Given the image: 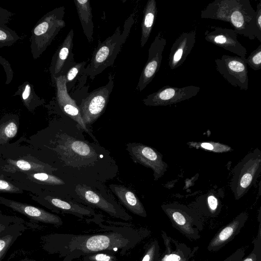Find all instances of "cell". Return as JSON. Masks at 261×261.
I'll return each instance as SVG.
<instances>
[{"label":"cell","instance_id":"cell-39","mask_svg":"<svg viewBox=\"0 0 261 261\" xmlns=\"http://www.w3.org/2000/svg\"><path fill=\"white\" fill-rule=\"evenodd\" d=\"M256 12V24L259 31L261 32V1L258 3Z\"/></svg>","mask_w":261,"mask_h":261},{"label":"cell","instance_id":"cell-1","mask_svg":"<svg viewBox=\"0 0 261 261\" xmlns=\"http://www.w3.org/2000/svg\"><path fill=\"white\" fill-rule=\"evenodd\" d=\"M99 225L109 229L110 231L94 234H62L61 237L63 238V244L61 249L64 256L74 250H80L84 256L103 250L113 252L120 249L124 254L141 241L142 237L135 229L128 227Z\"/></svg>","mask_w":261,"mask_h":261},{"label":"cell","instance_id":"cell-22","mask_svg":"<svg viewBox=\"0 0 261 261\" xmlns=\"http://www.w3.org/2000/svg\"><path fill=\"white\" fill-rule=\"evenodd\" d=\"M49 202L52 205L62 213L73 215L80 218L85 217L97 216L95 211L89 207L81 205L72 202L53 198Z\"/></svg>","mask_w":261,"mask_h":261},{"label":"cell","instance_id":"cell-40","mask_svg":"<svg viewBox=\"0 0 261 261\" xmlns=\"http://www.w3.org/2000/svg\"><path fill=\"white\" fill-rule=\"evenodd\" d=\"M184 259H186V257H182L178 253H171L165 257L164 261H184Z\"/></svg>","mask_w":261,"mask_h":261},{"label":"cell","instance_id":"cell-3","mask_svg":"<svg viewBox=\"0 0 261 261\" xmlns=\"http://www.w3.org/2000/svg\"><path fill=\"white\" fill-rule=\"evenodd\" d=\"M134 13L127 18L122 31L120 27H118L113 35L103 42L98 41V45L93 53L90 63L83 70V73L84 75L93 80L107 67L113 65L134 24Z\"/></svg>","mask_w":261,"mask_h":261},{"label":"cell","instance_id":"cell-9","mask_svg":"<svg viewBox=\"0 0 261 261\" xmlns=\"http://www.w3.org/2000/svg\"><path fill=\"white\" fill-rule=\"evenodd\" d=\"M200 88L194 85L177 87L165 86L143 99L147 106H166L189 99L199 93Z\"/></svg>","mask_w":261,"mask_h":261},{"label":"cell","instance_id":"cell-38","mask_svg":"<svg viewBox=\"0 0 261 261\" xmlns=\"http://www.w3.org/2000/svg\"><path fill=\"white\" fill-rule=\"evenodd\" d=\"M245 253L243 249H239L223 261H239L243 258Z\"/></svg>","mask_w":261,"mask_h":261},{"label":"cell","instance_id":"cell-25","mask_svg":"<svg viewBox=\"0 0 261 261\" xmlns=\"http://www.w3.org/2000/svg\"><path fill=\"white\" fill-rule=\"evenodd\" d=\"M65 147L69 152L84 159L95 158L97 156L95 150L85 142L71 138L65 141Z\"/></svg>","mask_w":261,"mask_h":261},{"label":"cell","instance_id":"cell-28","mask_svg":"<svg viewBox=\"0 0 261 261\" xmlns=\"http://www.w3.org/2000/svg\"><path fill=\"white\" fill-rule=\"evenodd\" d=\"M245 61L252 70L257 71L261 69V44L251 53Z\"/></svg>","mask_w":261,"mask_h":261},{"label":"cell","instance_id":"cell-10","mask_svg":"<svg viewBox=\"0 0 261 261\" xmlns=\"http://www.w3.org/2000/svg\"><path fill=\"white\" fill-rule=\"evenodd\" d=\"M127 150L135 162L152 170L155 180L167 171L168 164L163 161L162 155L154 148L141 143H131L127 144Z\"/></svg>","mask_w":261,"mask_h":261},{"label":"cell","instance_id":"cell-32","mask_svg":"<svg viewBox=\"0 0 261 261\" xmlns=\"http://www.w3.org/2000/svg\"><path fill=\"white\" fill-rule=\"evenodd\" d=\"M239 261H261L260 235L254 243L253 249L246 257Z\"/></svg>","mask_w":261,"mask_h":261},{"label":"cell","instance_id":"cell-42","mask_svg":"<svg viewBox=\"0 0 261 261\" xmlns=\"http://www.w3.org/2000/svg\"><path fill=\"white\" fill-rule=\"evenodd\" d=\"M16 164L19 169L23 170H29L31 168V164L24 160H18Z\"/></svg>","mask_w":261,"mask_h":261},{"label":"cell","instance_id":"cell-12","mask_svg":"<svg viewBox=\"0 0 261 261\" xmlns=\"http://www.w3.org/2000/svg\"><path fill=\"white\" fill-rule=\"evenodd\" d=\"M205 40L242 58L247 54L246 48L238 39V34L233 29L212 26L204 33Z\"/></svg>","mask_w":261,"mask_h":261},{"label":"cell","instance_id":"cell-29","mask_svg":"<svg viewBox=\"0 0 261 261\" xmlns=\"http://www.w3.org/2000/svg\"><path fill=\"white\" fill-rule=\"evenodd\" d=\"M159 245L157 241L148 245L142 261H158L160 257Z\"/></svg>","mask_w":261,"mask_h":261},{"label":"cell","instance_id":"cell-15","mask_svg":"<svg viewBox=\"0 0 261 261\" xmlns=\"http://www.w3.org/2000/svg\"><path fill=\"white\" fill-rule=\"evenodd\" d=\"M196 39L195 30L182 33L173 43L169 53L168 65L174 70L182 65L191 53Z\"/></svg>","mask_w":261,"mask_h":261},{"label":"cell","instance_id":"cell-23","mask_svg":"<svg viewBox=\"0 0 261 261\" xmlns=\"http://www.w3.org/2000/svg\"><path fill=\"white\" fill-rule=\"evenodd\" d=\"M13 96H19L24 105L30 110L44 102V100L35 93L34 86L28 81L19 85Z\"/></svg>","mask_w":261,"mask_h":261},{"label":"cell","instance_id":"cell-20","mask_svg":"<svg viewBox=\"0 0 261 261\" xmlns=\"http://www.w3.org/2000/svg\"><path fill=\"white\" fill-rule=\"evenodd\" d=\"M83 32L88 41H93L94 25L89 0H74Z\"/></svg>","mask_w":261,"mask_h":261},{"label":"cell","instance_id":"cell-34","mask_svg":"<svg viewBox=\"0 0 261 261\" xmlns=\"http://www.w3.org/2000/svg\"><path fill=\"white\" fill-rule=\"evenodd\" d=\"M0 64L3 67L6 74V80L5 84H9L13 78L14 72L11 67V64L5 58L0 55Z\"/></svg>","mask_w":261,"mask_h":261},{"label":"cell","instance_id":"cell-8","mask_svg":"<svg viewBox=\"0 0 261 261\" xmlns=\"http://www.w3.org/2000/svg\"><path fill=\"white\" fill-rule=\"evenodd\" d=\"M246 58L223 55L215 60L217 71L232 86L247 90L249 79Z\"/></svg>","mask_w":261,"mask_h":261},{"label":"cell","instance_id":"cell-26","mask_svg":"<svg viewBox=\"0 0 261 261\" xmlns=\"http://www.w3.org/2000/svg\"><path fill=\"white\" fill-rule=\"evenodd\" d=\"M187 145L191 148L208 150L216 153H223L232 150L228 145L214 141L189 142Z\"/></svg>","mask_w":261,"mask_h":261},{"label":"cell","instance_id":"cell-36","mask_svg":"<svg viewBox=\"0 0 261 261\" xmlns=\"http://www.w3.org/2000/svg\"><path fill=\"white\" fill-rule=\"evenodd\" d=\"M5 126L3 133L7 138H13L16 135L17 132V127L14 121H11L8 122Z\"/></svg>","mask_w":261,"mask_h":261},{"label":"cell","instance_id":"cell-2","mask_svg":"<svg viewBox=\"0 0 261 261\" xmlns=\"http://www.w3.org/2000/svg\"><path fill=\"white\" fill-rule=\"evenodd\" d=\"M200 17L228 22L237 34L261 42L256 12L249 0H215L201 11Z\"/></svg>","mask_w":261,"mask_h":261},{"label":"cell","instance_id":"cell-11","mask_svg":"<svg viewBox=\"0 0 261 261\" xmlns=\"http://www.w3.org/2000/svg\"><path fill=\"white\" fill-rule=\"evenodd\" d=\"M167 41L159 32L148 49V57L140 76L136 89L142 91L152 81L159 70L163 59V53Z\"/></svg>","mask_w":261,"mask_h":261},{"label":"cell","instance_id":"cell-44","mask_svg":"<svg viewBox=\"0 0 261 261\" xmlns=\"http://www.w3.org/2000/svg\"><path fill=\"white\" fill-rule=\"evenodd\" d=\"M5 226L0 224V233L5 229Z\"/></svg>","mask_w":261,"mask_h":261},{"label":"cell","instance_id":"cell-24","mask_svg":"<svg viewBox=\"0 0 261 261\" xmlns=\"http://www.w3.org/2000/svg\"><path fill=\"white\" fill-rule=\"evenodd\" d=\"M216 194L212 191L198 199V203L200 207V211L204 215L215 217L220 212L221 202Z\"/></svg>","mask_w":261,"mask_h":261},{"label":"cell","instance_id":"cell-19","mask_svg":"<svg viewBox=\"0 0 261 261\" xmlns=\"http://www.w3.org/2000/svg\"><path fill=\"white\" fill-rule=\"evenodd\" d=\"M9 206L35 220L58 226L63 224L62 220L58 216L38 207L16 202H11Z\"/></svg>","mask_w":261,"mask_h":261},{"label":"cell","instance_id":"cell-37","mask_svg":"<svg viewBox=\"0 0 261 261\" xmlns=\"http://www.w3.org/2000/svg\"><path fill=\"white\" fill-rule=\"evenodd\" d=\"M14 15L13 13L0 7V24L6 25Z\"/></svg>","mask_w":261,"mask_h":261},{"label":"cell","instance_id":"cell-30","mask_svg":"<svg viewBox=\"0 0 261 261\" xmlns=\"http://www.w3.org/2000/svg\"><path fill=\"white\" fill-rule=\"evenodd\" d=\"M87 62H82L79 63H75V65H72L71 67L68 70L65 76L66 85L68 84H70L73 82L75 78L80 72H83L84 67L86 64Z\"/></svg>","mask_w":261,"mask_h":261},{"label":"cell","instance_id":"cell-21","mask_svg":"<svg viewBox=\"0 0 261 261\" xmlns=\"http://www.w3.org/2000/svg\"><path fill=\"white\" fill-rule=\"evenodd\" d=\"M158 9L155 0H148L144 7L141 23V47L147 42L156 17Z\"/></svg>","mask_w":261,"mask_h":261},{"label":"cell","instance_id":"cell-17","mask_svg":"<svg viewBox=\"0 0 261 261\" xmlns=\"http://www.w3.org/2000/svg\"><path fill=\"white\" fill-rule=\"evenodd\" d=\"M110 188L120 203L127 210L139 216H147L142 203L132 190L123 185H111Z\"/></svg>","mask_w":261,"mask_h":261},{"label":"cell","instance_id":"cell-5","mask_svg":"<svg viewBox=\"0 0 261 261\" xmlns=\"http://www.w3.org/2000/svg\"><path fill=\"white\" fill-rule=\"evenodd\" d=\"M261 172V151L255 148L246 154L232 170L230 186L236 200L245 195Z\"/></svg>","mask_w":261,"mask_h":261},{"label":"cell","instance_id":"cell-16","mask_svg":"<svg viewBox=\"0 0 261 261\" xmlns=\"http://www.w3.org/2000/svg\"><path fill=\"white\" fill-rule=\"evenodd\" d=\"M248 218L245 212L239 214L216 234L209 243L207 250L216 251L221 249L240 232Z\"/></svg>","mask_w":261,"mask_h":261},{"label":"cell","instance_id":"cell-35","mask_svg":"<svg viewBox=\"0 0 261 261\" xmlns=\"http://www.w3.org/2000/svg\"><path fill=\"white\" fill-rule=\"evenodd\" d=\"M13 236L7 234L0 238V259L3 256L11 245Z\"/></svg>","mask_w":261,"mask_h":261},{"label":"cell","instance_id":"cell-18","mask_svg":"<svg viewBox=\"0 0 261 261\" xmlns=\"http://www.w3.org/2000/svg\"><path fill=\"white\" fill-rule=\"evenodd\" d=\"M73 37V31L71 29L53 57L49 71L53 80L62 75L65 63L68 58L72 55Z\"/></svg>","mask_w":261,"mask_h":261},{"label":"cell","instance_id":"cell-43","mask_svg":"<svg viewBox=\"0 0 261 261\" xmlns=\"http://www.w3.org/2000/svg\"><path fill=\"white\" fill-rule=\"evenodd\" d=\"M11 188V186L7 181L0 180V190L9 191Z\"/></svg>","mask_w":261,"mask_h":261},{"label":"cell","instance_id":"cell-14","mask_svg":"<svg viewBox=\"0 0 261 261\" xmlns=\"http://www.w3.org/2000/svg\"><path fill=\"white\" fill-rule=\"evenodd\" d=\"M57 87V99L60 107L65 114L76 121L80 126L95 140L93 135L89 131L82 117L80 108L75 101L69 96L66 86L64 74L55 77Z\"/></svg>","mask_w":261,"mask_h":261},{"label":"cell","instance_id":"cell-4","mask_svg":"<svg viewBox=\"0 0 261 261\" xmlns=\"http://www.w3.org/2000/svg\"><path fill=\"white\" fill-rule=\"evenodd\" d=\"M64 10V7L54 9L44 15L33 27L30 42L34 59L40 57L60 30L65 26Z\"/></svg>","mask_w":261,"mask_h":261},{"label":"cell","instance_id":"cell-27","mask_svg":"<svg viewBox=\"0 0 261 261\" xmlns=\"http://www.w3.org/2000/svg\"><path fill=\"white\" fill-rule=\"evenodd\" d=\"M14 30L6 24H0V47L10 46L20 39Z\"/></svg>","mask_w":261,"mask_h":261},{"label":"cell","instance_id":"cell-41","mask_svg":"<svg viewBox=\"0 0 261 261\" xmlns=\"http://www.w3.org/2000/svg\"><path fill=\"white\" fill-rule=\"evenodd\" d=\"M82 255H83V254L80 250H74L65 256L63 261H72L73 259L79 257Z\"/></svg>","mask_w":261,"mask_h":261},{"label":"cell","instance_id":"cell-31","mask_svg":"<svg viewBox=\"0 0 261 261\" xmlns=\"http://www.w3.org/2000/svg\"><path fill=\"white\" fill-rule=\"evenodd\" d=\"M113 253V252H112ZM112 253H93L84 256V261H116L117 257Z\"/></svg>","mask_w":261,"mask_h":261},{"label":"cell","instance_id":"cell-13","mask_svg":"<svg viewBox=\"0 0 261 261\" xmlns=\"http://www.w3.org/2000/svg\"><path fill=\"white\" fill-rule=\"evenodd\" d=\"M75 192L80 198L89 206L98 208L111 217L124 221H130L133 219L118 204L109 201L85 185H78L76 187Z\"/></svg>","mask_w":261,"mask_h":261},{"label":"cell","instance_id":"cell-7","mask_svg":"<svg viewBox=\"0 0 261 261\" xmlns=\"http://www.w3.org/2000/svg\"><path fill=\"white\" fill-rule=\"evenodd\" d=\"M113 87V77L110 74L109 82L106 85L93 90L86 98L82 100L79 107L86 126L94 122L103 113Z\"/></svg>","mask_w":261,"mask_h":261},{"label":"cell","instance_id":"cell-33","mask_svg":"<svg viewBox=\"0 0 261 261\" xmlns=\"http://www.w3.org/2000/svg\"><path fill=\"white\" fill-rule=\"evenodd\" d=\"M33 177L37 180L51 185H60L64 184V182L60 178L45 173H35Z\"/></svg>","mask_w":261,"mask_h":261},{"label":"cell","instance_id":"cell-6","mask_svg":"<svg viewBox=\"0 0 261 261\" xmlns=\"http://www.w3.org/2000/svg\"><path fill=\"white\" fill-rule=\"evenodd\" d=\"M162 208L180 232L191 239L200 238L199 230L202 229V224L200 215L194 209L175 202L163 204Z\"/></svg>","mask_w":261,"mask_h":261}]
</instances>
